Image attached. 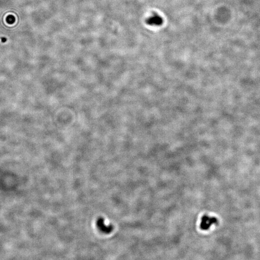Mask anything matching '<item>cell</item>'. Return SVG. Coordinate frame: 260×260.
<instances>
[{"mask_svg":"<svg viewBox=\"0 0 260 260\" xmlns=\"http://www.w3.org/2000/svg\"><path fill=\"white\" fill-rule=\"evenodd\" d=\"M218 223L217 219L214 217H210L208 215H204L201 218V222L200 225V227L202 230H207L211 226Z\"/></svg>","mask_w":260,"mask_h":260,"instance_id":"6da1fadb","label":"cell"},{"mask_svg":"<svg viewBox=\"0 0 260 260\" xmlns=\"http://www.w3.org/2000/svg\"><path fill=\"white\" fill-rule=\"evenodd\" d=\"M146 23L150 26H161L163 23V19L159 15L157 14H154L148 18L146 20Z\"/></svg>","mask_w":260,"mask_h":260,"instance_id":"7a4b0ae2","label":"cell"},{"mask_svg":"<svg viewBox=\"0 0 260 260\" xmlns=\"http://www.w3.org/2000/svg\"><path fill=\"white\" fill-rule=\"evenodd\" d=\"M97 225L98 228L103 232L106 234H109L113 230V226L112 225L107 226L105 225L103 218H99L97 222Z\"/></svg>","mask_w":260,"mask_h":260,"instance_id":"3957f363","label":"cell"}]
</instances>
